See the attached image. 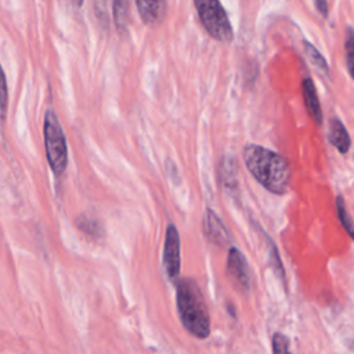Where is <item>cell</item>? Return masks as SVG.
Here are the masks:
<instances>
[{
    "label": "cell",
    "mask_w": 354,
    "mask_h": 354,
    "mask_svg": "<svg viewBox=\"0 0 354 354\" xmlns=\"http://www.w3.org/2000/svg\"><path fill=\"white\" fill-rule=\"evenodd\" d=\"M243 160L249 173L270 192L285 194L290 171L288 162L277 152L261 145L249 144L243 149Z\"/></svg>",
    "instance_id": "obj_1"
},
{
    "label": "cell",
    "mask_w": 354,
    "mask_h": 354,
    "mask_svg": "<svg viewBox=\"0 0 354 354\" xmlns=\"http://www.w3.org/2000/svg\"><path fill=\"white\" fill-rule=\"evenodd\" d=\"M177 310L184 328L198 339L210 333V318L203 295L194 279L183 278L177 282Z\"/></svg>",
    "instance_id": "obj_2"
},
{
    "label": "cell",
    "mask_w": 354,
    "mask_h": 354,
    "mask_svg": "<svg viewBox=\"0 0 354 354\" xmlns=\"http://www.w3.org/2000/svg\"><path fill=\"white\" fill-rule=\"evenodd\" d=\"M44 145L50 169L58 177L68 166V148L64 130L51 109H48L44 116Z\"/></svg>",
    "instance_id": "obj_3"
},
{
    "label": "cell",
    "mask_w": 354,
    "mask_h": 354,
    "mask_svg": "<svg viewBox=\"0 0 354 354\" xmlns=\"http://www.w3.org/2000/svg\"><path fill=\"white\" fill-rule=\"evenodd\" d=\"M194 3L207 33L218 41L230 43L234 33L220 0H194Z\"/></svg>",
    "instance_id": "obj_4"
},
{
    "label": "cell",
    "mask_w": 354,
    "mask_h": 354,
    "mask_svg": "<svg viewBox=\"0 0 354 354\" xmlns=\"http://www.w3.org/2000/svg\"><path fill=\"white\" fill-rule=\"evenodd\" d=\"M180 235L174 224H169L166 230V238L163 245L162 264L167 277L174 281L180 274Z\"/></svg>",
    "instance_id": "obj_5"
},
{
    "label": "cell",
    "mask_w": 354,
    "mask_h": 354,
    "mask_svg": "<svg viewBox=\"0 0 354 354\" xmlns=\"http://www.w3.org/2000/svg\"><path fill=\"white\" fill-rule=\"evenodd\" d=\"M227 272L241 292H249L250 290V272L249 267L246 263V259L243 254L236 249L231 248L228 252V259H227Z\"/></svg>",
    "instance_id": "obj_6"
},
{
    "label": "cell",
    "mask_w": 354,
    "mask_h": 354,
    "mask_svg": "<svg viewBox=\"0 0 354 354\" xmlns=\"http://www.w3.org/2000/svg\"><path fill=\"white\" fill-rule=\"evenodd\" d=\"M203 234L210 242L218 246H225L230 242L228 230L212 209H207L206 212V217L203 220Z\"/></svg>",
    "instance_id": "obj_7"
},
{
    "label": "cell",
    "mask_w": 354,
    "mask_h": 354,
    "mask_svg": "<svg viewBox=\"0 0 354 354\" xmlns=\"http://www.w3.org/2000/svg\"><path fill=\"white\" fill-rule=\"evenodd\" d=\"M140 17L145 25H158L166 14V0H136Z\"/></svg>",
    "instance_id": "obj_8"
},
{
    "label": "cell",
    "mask_w": 354,
    "mask_h": 354,
    "mask_svg": "<svg viewBox=\"0 0 354 354\" xmlns=\"http://www.w3.org/2000/svg\"><path fill=\"white\" fill-rule=\"evenodd\" d=\"M301 91H303V98H304V105L307 108L308 115L314 119L317 124L322 123V111L317 94V88L314 82L310 77H306L301 83Z\"/></svg>",
    "instance_id": "obj_9"
},
{
    "label": "cell",
    "mask_w": 354,
    "mask_h": 354,
    "mask_svg": "<svg viewBox=\"0 0 354 354\" xmlns=\"http://www.w3.org/2000/svg\"><path fill=\"white\" fill-rule=\"evenodd\" d=\"M329 141L340 153H347L351 147L348 131L339 119H332L329 123Z\"/></svg>",
    "instance_id": "obj_10"
},
{
    "label": "cell",
    "mask_w": 354,
    "mask_h": 354,
    "mask_svg": "<svg viewBox=\"0 0 354 354\" xmlns=\"http://www.w3.org/2000/svg\"><path fill=\"white\" fill-rule=\"evenodd\" d=\"M129 0H113V19L116 28L123 32L129 22Z\"/></svg>",
    "instance_id": "obj_11"
},
{
    "label": "cell",
    "mask_w": 354,
    "mask_h": 354,
    "mask_svg": "<svg viewBox=\"0 0 354 354\" xmlns=\"http://www.w3.org/2000/svg\"><path fill=\"white\" fill-rule=\"evenodd\" d=\"M76 225L83 231L86 232L87 235L93 236V238H100L102 236V227L101 224L94 220V218H90L87 216H80L77 220H76Z\"/></svg>",
    "instance_id": "obj_12"
},
{
    "label": "cell",
    "mask_w": 354,
    "mask_h": 354,
    "mask_svg": "<svg viewBox=\"0 0 354 354\" xmlns=\"http://www.w3.org/2000/svg\"><path fill=\"white\" fill-rule=\"evenodd\" d=\"M336 209H337V216H339V220H340L343 228L354 239V225H353V221H351V218L347 213L346 203H344V199L342 196H337V199H336Z\"/></svg>",
    "instance_id": "obj_13"
},
{
    "label": "cell",
    "mask_w": 354,
    "mask_h": 354,
    "mask_svg": "<svg viewBox=\"0 0 354 354\" xmlns=\"http://www.w3.org/2000/svg\"><path fill=\"white\" fill-rule=\"evenodd\" d=\"M304 48H306V53H307L310 61L313 62V65L317 66L319 71L328 73L329 72V66H328L325 58L321 55V53L308 41H304Z\"/></svg>",
    "instance_id": "obj_14"
},
{
    "label": "cell",
    "mask_w": 354,
    "mask_h": 354,
    "mask_svg": "<svg viewBox=\"0 0 354 354\" xmlns=\"http://www.w3.org/2000/svg\"><path fill=\"white\" fill-rule=\"evenodd\" d=\"M344 51H346V64L347 69L354 80V30L348 29L347 30V37L344 43Z\"/></svg>",
    "instance_id": "obj_15"
},
{
    "label": "cell",
    "mask_w": 354,
    "mask_h": 354,
    "mask_svg": "<svg viewBox=\"0 0 354 354\" xmlns=\"http://www.w3.org/2000/svg\"><path fill=\"white\" fill-rule=\"evenodd\" d=\"M7 98H8L7 82H6L4 72L0 66V127L3 126V123L6 120V115H7Z\"/></svg>",
    "instance_id": "obj_16"
},
{
    "label": "cell",
    "mask_w": 354,
    "mask_h": 354,
    "mask_svg": "<svg viewBox=\"0 0 354 354\" xmlns=\"http://www.w3.org/2000/svg\"><path fill=\"white\" fill-rule=\"evenodd\" d=\"M272 351L275 354L289 353V340H288V337L285 335L275 333L272 336Z\"/></svg>",
    "instance_id": "obj_17"
},
{
    "label": "cell",
    "mask_w": 354,
    "mask_h": 354,
    "mask_svg": "<svg viewBox=\"0 0 354 354\" xmlns=\"http://www.w3.org/2000/svg\"><path fill=\"white\" fill-rule=\"evenodd\" d=\"M314 1H315V6H317L318 11L324 17H328V1L326 0H314Z\"/></svg>",
    "instance_id": "obj_18"
},
{
    "label": "cell",
    "mask_w": 354,
    "mask_h": 354,
    "mask_svg": "<svg viewBox=\"0 0 354 354\" xmlns=\"http://www.w3.org/2000/svg\"><path fill=\"white\" fill-rule=\"evenodd\" d=\"M72 1H73V4H75L76 7H80L82 3H83V0H72Z\"/></svg>",
    "instance_id": "obj_19"
},
{
    "label": "cell",
    "mask_w": 354,
    "mask_h": 354,
    "mask_svg": "<svg viewBox=\"0 0 354 354\" xmlns=\"http://www.w3.org/2000/svg\"><path fill=\"white\" fill-rule=\"evenodd\" d=\"M348 347H350V350H351V351H354V342H351Z\"/></svg>",
    "instance_id": "obj_20"
}]
</instances>
